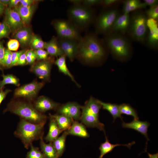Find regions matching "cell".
<instances>
[{
    "instance_id": "cell-1",
    "label": "cell",
    "mask_w": 158,
    "mask_h": 158,
    "mask_svg": "<svg viewBox=\"0 0 158 158\" xmlns=\"http://www.w3.org/2000/svg\"><path fill=\"white\" fill-rule=\"evenodd\" d=\"M78 43L77 56L86 63L98 61L106 55V48L95 33L86 34L81 37Z\"/></svg>"
},
{
    "instance_id": "cell-2",
    "label": "cell",
    "mask_w": 158,
    "mask_h": 158,
    "mask_svg": "<svg viewBox=\"0 0 158 158\" xmlns=\"http://www.w3.org/2000/svg\"><path fill=\"white\" fill-rule=\"evenodd\" d=\"M7 111H10L18 115L22 119L34 123H46L47 119L46 115L37 110L30 102L21 100H11L7 104L3 112L5 113Z\"/></svg>"
},
{
    "instance_id": "cell-3",
    "label": "cell",
    "mask_w": 158,
    "mask_h": 158,
    "mask_svg": "<svg viewBox=\"0 0 158 158\" xmlns=\"http://www.w3.org/2000/svg\"><path fill=\"white\" fill-rule=\"evenodd\" d=\"M104 44L114 57L119 59L127 58L132 51V46L129 39L124 35L111 33L102 40Z\"/></svg>"
},
{
    "instance_id": "cell-4",
    "label": "cell",
    "mask_w": 158,
    "mask_h": 158,
    "mask_svg": "<svg viewBox=\"0 0 158 158\" xmlns=\"http://www.w3.org/2000/svg\"><path fill=\"white\" fill-rule=\"evenodd\" d=\"M45 124L34 123L21 118L14 134L21 140L25 147L28 149L33 141L43 136Z\"/></svg>"
},
{
    "instance_id": "cell-5",
    "label": "cell",
    "mask_w": 158,
    "mask_h": 158,
    "mask_svg": "<svg viewBox=\"0 0 158 158\" xmlns=\"http://www.w3.org/2000/svg\"><path fill=\"white\" fill-rule=\"evenodd\" d=\"M147 18L144 11L140 10L132 12L127 34L133 40L145 44L148 32Z\"/></svg>"
},
{
    "instance_id": "cell-6",
    "label": "cell",
    "mask_w": 158,
    "mask_h": 158,
    "mask_svg": "<svg viewBox=\"0 0 158 158\" xmlns=\"http://www.w3.org/2000/svg\"><path fill=\"white\" fill-rule=\"evenodd\" d=\"M69 20L80 30L87 28L93 23L96 17L91 7L83 5H73L67 11Z\"/></svg>"
},
{
    "instance_id": "cell-7",
    "label": "cell",
    "mask_w": 158,
    "mask_h": 158,
    "mask_svg": "<svg viewBox=\"0 0 158 158\" xmlns=\"http://www.w3.org/2000/svg\"><path fill=\"white\" fill-rule=\"evenodd\" d=\"M121 14L116 8L106 9L100 13L93 23L95 34L104 36L110 33L115 21Z\"/></svg>"
},
{
    "instance_id": "cell-8",
    "label": "cell",
    "mask_w": 158,
    "mask_h": 158,
    "mask_svg": "<svg viewBox=\"0 0 158 158\" xmlns=\"http://www.w3.org/2000/svg\"><path fill=\"white\" fill-rule=\"evenodd\" d=\"M53 25L59 38L78 41L81 37L80 30L69 20H56L53 22Z\"/></svg>"
},
{
    "instance_id": "cell-9",
    "label": "cell",
    "mask_w": 158,
    "mask_h": 158,
    "mask_svg": "<svg viewBox=\"0 0 158 158\" xmlns=\"http://www.w3.org/2000/svg\"><path fill=\"white\" fill-rule=\"evenodd\" d=\"M44 83L36 80L23 85L16 89L14 92L15 98H22L29 102L34 101Z\"/></svg>"
},
{
    "instance_id": "cell-10",
    "label": "cell",
    "mask_w": 158,
    "mask_h": 158,
    "mask_svg": "<svg viewBox=\"0 0 158 158\" xmlns=\"http://www.w3.org/2000/svg\"><path fill=\"white\" fill-rule=\"evenodd\" d=\"M37 61L31 65L30 71L35 74L39 78L46 81L50 79L52 66L54 62L53 57Z\"/></svg>"
},
{
    "instance_id": "cell-11",
    "label": "cell",
    "mask_w": 158,
    "mask_h": 158,
    "mask_svg": "<svg viewBox=\"0 0 158 158\" xmlns=\"http://www.w3.org/2000/svg\"><path fill=\"white\" fill-rule=\"evenodd\" d=\"M147 25L148 31L145 44L152 49H157L158 47V20L147 18Z\"/></svg>"
},
{
    "instance_id": "cell-12",
    "label": "cell",
    "mask_w": 158,
    "mask_h": 158,
    "mask_svg": "<svg viewBox=\"0 0 158 158\" xmlns=\"http://www.w3.org/2000/svg\"><path fill=\"white\" fill-rule=\"evenodd\" d=\"M4 13V20L13 33L25 26L19 14L14 8L6 7Z\"/></svg>"
},
{
    "instance_id": "cell-13",
    "label": "cell",
    "mask_w": 158,
    "mask_h": 158,
    "mask_svg": "<svg viewBox=\"0 0 158 158\" xmlns=\"http://www.w3.org/2000/svg\"><path fill=\"white\" fill-rule=\"evenodd\" d=\"M81 107L76 102H69L60 106L57 110L59 114L65 115L77 121L80 119Z\"/></svg>"
},
{
    "instance_id": "cell-14",
    "label": "cell",
    "mask_w": 158,
    "mask_h": 158,
    "mask_svg": "<svg viewBox=\"0 0 158 158\" xmlns=\"http://www.w3.org/2000/svg\"><path fill=\"white\" fill-rule=\"evenodd\" d=\"M60 46L66 57L71 61L76 57L78 52V41L76 40L60 38L58 39Z\"/></svg>"
},
{
    "instance_id": "cell-15",
    "label": "cell",
    "mask_w": 158,
    "mask_h": 158,
    "mask_svg": "<svg viewBox=\"0 0 158 158\" xmlns=\"http://www.w3.org/2000/svg\"><path fill=\"white\" fill-rule=\"evenodd\" d=\"M34 34L28 26H24L13 33L12 37L17 40L20 45L24 49L29 47L32 36Z\"/></svg>"
},
{
    "instance_id": "cell-16",
    "label": "cell",
    "mask_w": 158,
    "mask_h": 158,
    "mask_svg": "<svg viewBox=\"0 0 158 158\" xmlns=\"http://www.w3.org/2000/svg\"><path fill=\"white\" fill-rule=\"evenodd\" d=\"M32 104L37 110L42 113L50 110H57L60 106L59 104L44 96L35 99Z\"/></svg>"
},
{
    "instance_id": "cell-17",
    "label": "cell",
    "mask_w": 158,
    "mask_h": 158,
    "mask_svg": "<svg viewBox=\"0 0 158 158\" xmlns=\"http://www.w3.org/2000/svg\"><path fill=\"white\" fill-rule=\"evenodd\" d=\"M130 21L129 13L121 14L115 21L110 33H117L125 35L127 33Z\"/></svg>"
},
{
    "instance_id": "cell-18",
    "label": "cell",
    "mask_w": 158,
    "mask_h": 158,
    "mask_svg": "<svg viewBox=\"0 0 158 158\" xmlns=\"http://www.w3.org/2000/svg\"><path fill=\"white\" fill-rule=\"evenodd\" d=\"M37 4L27 6H22L19 5L13 8L18 13L25 26H28L30 23L37 6Z\"/></svg>"
},
{
    "instance_id": "cell-19",
    "label": "cell",
    "mask_w": 158,
    "mask_h": 158,
    "mask_svg": "<svg viewBox=\"0 0 158 158\" xmlns=\"http://www.w3.org/2000/svg\"><path fill=\"white\" fill-rule=\"evenodd\" d=\"M122 125L124 128L132 129L137 131L143 135L147 140H150L147 133L148 128L150 125V123L148 122L141 121L134 119L130 123L123 122Z\"/></svg>"
},
{
    "instance_id": "cell-20",
    "label": "cell",
    "mask_w": 158,
    "mask_h": 158,
    "mask_svg": "<svg viewBox=\"0 0 158 158\" xmlns=\"http://www.w3.org/2000/svg\"><path fill=\"white\" fill-rule=\"evenodd\" d=\"M102 106L99 100L91 97L85 105L82 106V114L94 116L99 117V111Z\"/></svg>"
},
{
    "instance_id": "cell-21",
    "label": "cell",
    "mask_w": 158,
    "mask_h": 158,
    "mask_svg": "<svg viewBox=\"0 0 158 158\" xmlns=\"http://www.w3.org/2000/svg\"><path fill=\"white\" fill-rule=\"evenodd\" d=\"M45 49L51 56L59 57L64 55L59 44L58 39L55 36L46 42Z\"/></svg>"
},
{
    "instance_id": "cell-22",
    "label": "cell",
    "mask_w": 158,
    "mask_h": 158,
    "mask_svg": "<svg viewBox=\"0 0 158 158\" xmlns=\"http://www.w3.org/2000/svg\"><path fill=\"white\" fill-rule=\"evenodd\" d=\"M68 135L86 138L89 136L85 126L76 121H73L70 128L67 130Z\"/></svg>"
},
{
    "instance_id": "cell-23",
    "label": "cell",
    "mask_w": 158,
    "mask_h": 158,
    "mask_svg": "<svg viewBox=\"0 0 158 158\" xmlns=\"http://www.w3.org/2000/svg\"><path fill=\"white\" fill-rule=\"evenodd\" d=\"M123 13L129 14L135 11L142 10L147 6L143 2L139 0H127L123 1Z\"/></svg>"
},
{
    "instance_id": "cell-24",
    "label": "cell",
    "mask_w": 158,
    "mask_h": 158,
    "mask_svg": "<svg viewBox=\"0 0 158 158\" xmlns=\"http://www.w3.org/2000/svg\"><path fill=\"white\" fill-rule=\"evenodd\" d=\"M49 117V131L44 139L47 142H52L63 131L59 128L56 121L53 118L50 116Z\"/></svg>"
},
{
    "instance_id": "cell-25",
    "label": "cell",
    "mask_w": 158,
    "mask_h": 158,
    "mask_svg": "<svg viewBox=\"0 0 158 158\" xmlns=\"http://www.w3.org/2000/svg\"><path fill=\"white\" fill-rule=\"evenodd\" d=\"M49 116L55 120L59 128L63 131L68 129L70 128L73 121L68 117L60 114H50Z\"/></svg>"
},
{
    "instance_id": "cell-26",
    "label": "cell",
    "mask_w": 158,
    "mask_h": 158,
    "mask_svg": "<svg viewBox=\"0 0 158 158\" xmlns=\"http://www.w3.org/2000/svg\"><path fill=\"white\" fill-rule=\"evenodd\" d=\"M106 140L104 142L102 143L99 147L100 154L99 158H102L103 156L111 152L114 148L117 146H125L130 148L131 146L135 144V142L133 141L127 144H112L110 142L107 137L105 135Z\"/></svg>"
},
{
    "instance_id": "cell-27",
    "label": "cell",
    "mask_w": 158,
    "mask_h": 158,
    "mask_svg": "<svg viewBox=\"0 0 158 158\" xmlns=\"http://www.w3.org/2000/svg\"><path fill=\"white\" fill-rule=\"evenodd\" d=\"M40 147L42 153L46 158H58L57 152L52 142L46 143L44 141L43 136L40 138Z\"/></svg>"
},
{
    "instance_id": "cell-28",
    "label": "cell",
    "mask_w": 158,
    "mask_h": 158,
    "mask_svg": "<svg viewBox=\"0 0 158 158\" xmlns=\"http://www.w3.org/2000/svg\"><path fill=\"white\" fill-rule=\"evenodd\" d=\"M54 63L60 72L68 76L77 86H80L67 67L66 62V56L65 55H63L59 57L54 61Z\"/></svg>"
},
{
    "instance_id": "cell-29",
    "label": "cell",
    "mask_w": 158,
    "mask_h": 158,
    "mask_svg": "<svg viewBox=\"0 0 158 158\" xmlns=\"http://www.w3.org/2000/svg\"><path fill=\"white\" fill-rule=\"evenodd\" d=\"M99 102L104 109L107 111L112 115L114 121L118 118L122 120L123 117L121 115L119 110V105L114 104L106 103L99 100Z\"/></svg>"
},
{
    "instance_id": "cell-30",
    "label": "cell",
    "mask_w": 158,
    "mask_h": 158,
    "mask_svg": "<svg viewBox=\"0 0 158 158\" xmlns=\"http://www.w3.org/2000/svg\"><path fill=\"white\" fill-rule=\"evenodd\" d=\"M68 135L67 130H65L61 136L58 137L52 142L57 152L59 157L62 156L64 151L66 139Z\"/></svg>"
},
{
    "instance_id": "cell-31",
    "label": "cell",
    "mask_w": 158,
    "mask_h": 158,
    "mask_svg": "<svg viewBox=\"0 0 158 158\" xmlns=\"http://www.w3.org/2000/svg\"><path fill=\"white\" fill-rule=\"evenodd\" d=\"M1 76L3 80L0 81V90L4 88L5 85L7 84H12L18 87L20 86L19 79L13 75H5L3 73Z\"/></svg>"
},
{
    "instance_id": "cell-32",
    "label": "cell",
    "mask_w": 158,
    "mask_h": 158,
    "mask_svg": "<svg viewBox=\"0 0 158 158\" xmlns=\"http://www.w3.org/2000/svg\"><path fill=\"white\" fill-rule=\"evenodd\" d=\"M46 42L39 36L34 34L29 44L30 49L33 50L45 49Z\"/></svg>"
},
{
    "instance_id": "cell-33",
    "label": "cell",
    "mask_w": 158,
    "mask_h": 158,
    "mask_svg": "<svg viewBox=\"0 0 158 158\" xmlns=\"http://www.w3.org/2000/svg\"><path fill=\"white\" fill-rule=\"evenodd\" d=\"M119 110L121 114L131 116L134 119L139 120V118L136 110L129 104H123L119 105Z\"/></svg>"
},
{
    "instance_id": "cell-34",
    "label": "cell",
    "mask_w": 158,
    "mask_h": 158,
    "mask_svg": "<svg viewBox=\"0 0 158 158\" xmlns=\"http://www.w3.org/2000/svg\"><path fill=\"white\" fill-rule=\"evenodd\" d=\"M12 53V52L8 49L5 48L4 56L1 64L2 70L11 67Z\"/></svg>"
},
{
    "instance_id": "cell-35",
    "label": "cell",
    "mask_w": 158,
    "mask_h": 158,
    "mask_svg": "<svg viewBox=\"0 0 158 158\" xmlns=\"http://www.w3.org/2000/svg\"><path fill=\"white\" fill-rule=\"evenodd\" d=\"M123 1V0H103L100 5L105 10L108 9L116 8Z\"/></svg>"
},
{
    "instance_id": "cell-36",
    "label": "cell",
    "mask_w": 158,
    "mask_h": 158,
    "mask_svg": "<svg viewBox=\"0 0 158 158\" xmlns=\"http://www.w3.org/2000/svg\"><path fill=\"white\" fill-rule=\"evenodd\" d=\"M30 147V150L27 154L26 158H46L38 148L34 147L32 144Z\"/></svg>"
},
{
    "instance_id": "cell-37",
    "label": "cell",
    "mask_w": 158,
    "mask_h": 158,
    "mask_svg": "<svg viewBox=\"0 0 158 158\" xmlns=\"http://www.w3.org/2000/svg\"><path fill=\"white\" fill-rule=\"evenodd\" d=\"M11 31L4 19L0 23V40L4 38H8Z\"/></svg>"
},
{
    "instance_id": "cell-38",
    "label": "cell",
    "mask_w": 158,
    "mask_h": 158,
    "mask_svg": "<svg viewBox=\"0 0 158 158\" xmlns=\"http://www.w3.org/2000/svg\"><path fill=\"white\" fill-rule=\"evenodd\" d=\"M144 12L147 18H151L158 20V5L150 7Z\"/></svg>"
},
{
    "instance_id": "cell-39",
    "label": "cell",
    "mask_w": 158,
    "mask_h": 158,
    "mask_svg": "<svg viewBox=\"0 0 158 158\" xmlns=\"http://www.w3.org/2000/svg\"><path fill=\"white\" fill-rule=\"evenodd\" d=\"M27 65H32L36 60V57L34 50L27 49L26 52Z\"/></svg>"
},
{
    "instance_id": "cell-40",
    "label": "cell",
    "mask_w": 158,
    "mask_h": 158,
    "mask_svg": "<svg viewBox=\"0 0 158 158\" xmlns=\"http://www.w3.org/2000/svg\"><path fill=\"white\" fill-rule=\"evenodd\" d=\"M20 46V43L17 40L10 39L7 43V49L11 51H16L18 49Z\"/></svg>"
},
{
    "instance_id": "cell-41",
    "label": "cell",
    "mask_w": 158,
    "mask_h": 158,
    "mask_svg": "<svg viewBox=\"0 0 158 158\" xmlns=\"http://www.w3.org/2000/svg\"><path fill=\"white\" fill-rule=\"evenodd\" d=\"M37 61L45 60L48 59L49 54L46 50L43 49L34 50Z\"/></svg>"
},
{
    "instance_id": "cell-42",
    "label": "cell",
    "mask_w": 158,
    "mask_h": 158,
    "mask_svg": "<svg viewBox=\"0 0 158 158\" xmlns=\"http://www.w3.org/2000/svg\"><path fill=\"white\" fill-rule=\"evenodd\" d=\"M27 49H24L18 51L12 52L11 67L15 66L21 55Z\"/></svg>"
},
{
    "instance_id": "cell-43",
    "label": "cell",
    "mask_w": 158,
    "mask_h": 158,
    "mask_svg": "<svg viewBox=\"0 0 158 158\" xmlns=\"http://www.w3.org/2000/svg\"><path fill=\"white\" fill-rule=\"evenodd\" d=\"M101 1V0H83L82 4L91 8L92 6L100 5Z\"/></svg>"
},
{
    "instance_id": "cell-44",
    "label": "cell",
    "mask_w": 158,
    "mask_h": 158,
    "mask_svg": "<svg viewBox=\"0 0 158 158\" xmlns=\"http://www.w3.org/2000/svg\"><path fill=\"white\" fill-rule=\"evenodd\" d=\"M26 51L23 53L20 56L19 60L16 64L15 66H24L27 65V61L26 59Z\"/></svg>"
},
{
    "instance_id": "cell-45",
    "label": "cell",
    "mask_w": 158,
    "mask_h": 158,
    "mask_svg": "<svg viewBox=\"0 0 158 158\" xmlns=\"http://www.w3.org/2000/svg\"><path fill=\"white\" fill-rule=\"evenodd\" d=\"M40 1L35 0H20L19 5L22 6H29L38 3Z\"/></svg>"
},
{
    "instance_id": "cell-46",
    "label": "cell",
    "mask_w": 158,
    "mask_h": 158,
    "mask_svg": "<svg viewBox=\"0 0 158 158\" xmlns=\"http://www.w3.org/2000/svg\"><path fill=\"white\" fill-rule=\"evenodd\" d=\"M11 91V90L8 89L4 90V88L0 90V105L7 95Z\"/></svg>"
},
{
    "instance_id": "cell-47",
    "label": "cell",
    "mask_w": 158,
    "mask_h": 158,
    "mask_svg": "<svg viewBox=\"0 0 158 158\" xmlns=\"http://www.w3.org/2000/svg\"><path fill=\"white\" fill-rule=\"evenodd\" d=\"M143 2L147 6L150 7L158 5V0H144Z\"/></svg>"
},
{
    "instance_id": "cell-48",
    "label": "cell",
    "mask_w": 158,
    "mask_h": 158,
    "mask_svg": "<svg viewBox=\"0 0 158 158\" xmlns=\"http://www.w3.org/2000/svg\"><path fill=\"white\" fill-rule=\"evenodd\" d=\"M5 48L3 43L0 40V70H2L1 64L4 56Z\"/></svg>"
},
{
    "instance_id": "cell-49",
    "label": "cell",
    "mask_w": 158,
    "mask_h": 158,
    "mask_svg": "<svg viewBox=\"0 0 158 158\" xmlns=\"http://www.w3.org/2000/svg\"><path fill=\"white\" fill-rule=\"evenodd\" d=\"M20 0H10L9 4L8 6V8H14L19 4Z\"/></svg>"
},
{
    "instance_id": "cell-50",
    "label": "cell",
    "mask_w": 158,
    "mask_h": 158,
    "mask_svg": "<svg viewBox=\"0 0 158 158\" xmlns=\"http://www.w3.org/2000/svg\"><path fill=\"white\" fill-rule=\"evenodd\" d=\"M73 5H79L82 4L83 0H69L68 1Z\"/></svg>"
},
{
    "instance_id": "cell-51",
    "label": "cell",
    "mask_w": 158,
    "mask_h": 158,
    "mask_svg": "<svg viewBox=\"0 0 158 158\" xmlns=\"http://www.w3.org/2000/svg\"><path fill=\"white\" fill-rule=\"evenodd\" d=\"M9 2L10 0H0V2L6 8L8 7Z\"/></svg>"
},
{
    "instance_id": "cell-52",
    "label": "cell",
    "mask_w": 158,
    "mask_h": 158,
    "mask_svg": "<svg viewBox=\"0 0 158 158\" xmlns=\"http://www.w3.org/2000/svg\"><path fill=\"white\" fill-rule=\"evenodd\" d=\"M145 151L147 152L148 154L149 158H158V153H157L156 154H152L149 153L147 151V147L145 149Z\"/></svg>"
},
{
    "instance_id": "cell-53",
    "label": "cell",
    "mask_w": 158,
    "mask_h": 158,
    "mask_svg": "<svg viewBox=\"0 0 158 158\" xmlns=\"http://www.w3.org/2000/svg\"><path fill=\"white\" fill-rule=\"evenodd\" d=\"M6 7L0 2V17L4 12Z\"/></svg>"
},
{
    "instance_id": "cell-54",
    "label": "cell",
    "mask_w": 158,
    "mask_h": 158,
    "mask_svg": "<svg viewBox=\"0 0 158 158\" xmlns=\"http://www.w3.org/2000/svg\"></svg>"
}]
</instances>
